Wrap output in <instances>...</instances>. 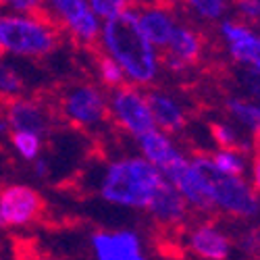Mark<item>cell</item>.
<instances>
[{
    "label": "cell",
    "instance_id": "obj_11",
    "mask_svg": "<svg viewBox=\"0 0 260 260\" xmlns=\"http://www.w3.org/2000/svg\"><path fill=\"white\" fill-rule=\"evenodd\" d=\"M90 246L96 260H146L140 235L132 229L94 231Z\"/></svg>",
    "mask_w": 260,
    "mask_h": 260
},
{
    "label": "cell",
    "instance_id": "obj_8",
    "mask_svg": "<svg viewBox=\"0 0 260 260\" xmlns=\"http://www.w3.org/2000/svg\"><path fill=\"white\" fill-rule=\"evenodd\" d=\"M46 210L44 196L23 183H9L0 187V229L29 227Z\"/></svg>",
    "mask_w": 260,
    "mask_h": 260
},
{
    "label": "cell",
    "instance_id": "obj_19",
    "mask_svg": "<svg viewBox=\"0 0 260 260\" xmlns=\"http://www.w3.org/2000/svg\"><path fill=\"white\" fill-rule=\"evenodd\" d=\"M94 69H96L98 81L111 92L127 83V77H125L123 69L111 56H106L102 50H94Z\"/></svg>",
    "mask_w": 260,
    "mask_h": 260
},
{
    "label": "cell",
    "instance_id": "obj_3",
    "mask_svg": "<svg viewBox=\"0 0 260 260\" xmlns=\"http://www.w3.org/2000/svg\"><path fill=\"white\" fill-rule=\"evenodd\" d=\"M60 44V29L48 17H27L15 13H0V46L23 58H44L56 52Z\"/></svg>",
    "mask_w": 260,
    "mask_h": 260
},
{
    "label": "cell",
    "instance_id": "obj_10",
    "mask_svg": "<svg viewBox=\"0 0 260 260\" xmlns=\"http://www.w3.org/2000/svg\"><path fill=\"white\" fill-rule=\"evenodd\" d=\"M5 123L11 132L34 134L44 138L52 127L50 106L40 102L38 98H15L3 104Z\"/></svg>",
    "mask_w": 260,
    "mask_h": 260
},
{
    "label": "cell",
    "instance_id": "obj_2",
    "mask_svg": "<svg viewBox=\"0 0 260 260\" xmlns=\"http://www.w3.org/2000/svg\"><path fill=\"white\" fill-rule=\"evenodd\" d=\"M162 181V173L142 156H123L106 165L98 193L108 204L148 210Z\"/></svg>",
    "mask_w": 260,
    "mask_h": 260
},
{
    "label": "cell",
    "instance_id": "obj_34",
    "mask_svg": "<svg viewBox=\"0 0 260 260\" xmlns=\"http://www.w3.org/2000/svg\"><path fill=\"white\" fill-rule=\"evenodd\" d=\"M0 260H3V258H0Z\"/></svg>",
    "mask_w": 260,
    "mask_h": 260
},
{
    "label": "cell",
    "instance_id": "obj_7",
    "mask_svg": "<svg viewBox=\"0 0 260 260\" xmlns=\"http://www.w3.org/2000/svg\"><path fill=\"white\" fill-rule=\"evenodd\" d=\"M48 17L58 25V29H64L77 46H83L88 50H94L100 42V19L92 13L88 0H52L46 3Z\"/></svg>",
    "mask_w": 260,
    "mask_h": 260
},
{
    "label": "cell",
    "instance_id": "obj_30",
    "mask_svg": "<svg viewBox=\"0 0 260 260\" xmlns=\"http://www.w3.org/2000/svg\"><path fill=\"white\" fill-rule=\"evenodd\" d=\"M34 173H36V177L46 179L50 175V165L44 158H38V160H34Z\"/></svg>",
    "mask_w": 260,
    "mask_h": 260
},
{
    "label": "cell",
    "instance_id": "obj_13",
    "mask_svg": "<svg viewBox=\"0 0 260 260\" xmlns=\"http://www.w3.org/2000/svg\"><path fill=\"white\" fill-rule=\"evenodd\" d=\"M138 21H140L142 31L150 40V44L158 52L167 50L173 34H175V29L179 25V19L171 11V7L156 5V3L154 5L138 3Z\"/></svg>",
    "mask_w": 260,
    "mask_h": 260
},
{
    "label": "cell",
    "instance_id": "obj_29",
    "mask_svg": "<svg viewBox=\"0 0 260 260\" xmlns=\"http://www.w3.org/2000/svg\"><path fill=\"white\" fill-rule=\"evenodd\" d=\"M252 189L260 191V152L252 160Z\"/></svg>",
    "mask_w": 260,
    "mask_h": 260
},
{
    "label": "cell",
    "instance_id": "obj_20",
    "mask_svg": "<svg viewBox=\"0 0 260 260\" xmlns=\"http://www.w3.org/2000/svg\"><path fill=\"white\" fill-rule=\"evenodd\" d=\"M25 90V79L13 64L0 58V104L21 98Z\"/></svg>",
    "mask_w": 260,
    "mask_h": 260
},
{
    "label": "cell",
    "instance_id": "obj_6",
    "mask_svg": "<svg viewBox=\"0 0 260 260\" xmlns=\"http://www.w3.org/2000/svg\"><path fill=\"white\" fill-rule=\"evenodd\" d=\"M108 119L132 138H140L156 129L146 92L129 83L108 94Z\"/></svg>",
    "mask_w": 260,
    "mask_h": 260
},
{
    "label": "cell",
    "instance_id": "obj_26",
    "mask_svg": "<svg viewBox=\"0 0 260 260\" xmlns=\"http://www.w3.org/2000/svg\"><path fill=\"white\" fill-rule=\"evenodd\" d=\"M88 5H90L92 13H94L98 19L111 21V19L123 15L134 3H129V0H88Z\"/></svg>",
    "mask_w": 260,
    "mask_h": 260
},
{
    "label": "cell",
    "instance_id": "obj_33",
    "mask_svg": "<svg viewBox=\"0 0 260 260\" xmlns=\"http://www.w3.org/2000/svg\"><path fill=\"white\" fill-rule=\"evenodd\" d=\"M0 7H3V3H0Z\"/></svg>",
    "mask_w": 260,
    "mask_h": 260
},
{
    "label": "cell",
    "instance_id": "obj_27",
    "mask_svg": "<svg viewBox=\"0 0 260 260\" xmlns=\"http://www.w3.org/2000/svg\"><path fill=\"white\" fill-rule=\"evenodd\" d=\"M237 13L244 19L258 21L260 19V0H242V3H237Z\"/></svg>",
    "mask_w": 260,
    "mask_h": 260
},
{
    "label": "cell",
    "instance_id": "obj_15",
    "mask_svg": "<svg viewBox=\"0 0 260 260\" xmlns=\"http://www.w3.org/2000/svg\"><path fill=\"white\" fill-rule=\"evenodd\" d=\"M146 98L150 104V111H152L156 129H160L167 136L183 132L187 117H185L183 106L179 104V100L175 96H171L165 90H148Z\"/></svg>",
    "mask_w": 260,
    "mask_h": 260
},
{
    "label": "cell",
    "instance_id": "obj_35",
    "mask_svg": "<svg viewBox=\"0 0 260 260\" xmlns=\"http://www.w3.org/2000/svg\"><path fill=\"white\" fill-rule=\"evenodd\" d=\"M258 260H260V258H258Z\"/></svg>",
    "mask_w": 260,
    "mask_h": 260
},
{
    "label": "cell",
    "instance_id": "obj_16",
    "mask_svg": "<svg viewBox=\"0 0 260 260\" xmlns=\"http://www.w3.org/2000/svg\"><path fill=\"white\" fill-rule=\"evenodd\" d=\"M187 248L202 260H225L231 252V242L216 225L200 223L187 233Z\"/></svg>",
    "mask_w": 260,
    "mask_h": 260
},
{
    "label": "cell",
    "instance_id": "obj_25",
    "mask_svg": "<svg viewBox=\"0 0 260 260\" xmlns=\"http://www.w3.org/2000/svg\"><path fill=\"white\" fill-rule=\"evenodd\" d=\"M185 7L191 11V15H196L198 19L204 21L221 19L223 13L227 11V3H223V0H191Z\"/></svg>",
    "mask_w": 260,
    "mask_h": 260
},
{
    "label": "cell",
    "instance_id": "obj_21",
    "mask_svg": "<svg viewBox=\"0 0 260 260\" xmlns=\"http://www.w3.org/2000/svg\"><path fill=\"white\" fill-rule=\"evenodd\" d=\"M229 115L240 121L242 125L246 127H260V104H254V102H248V100H242V98H227L225 102Z\"/></svg>",
    "mask_w": 260,
    "mask_h": 260
},
{
    "label": "cell",
    "instance_id": "obj_24",
    "mask_svg": "<svg viewBox=\"0 0 260 260\" xmlns=\"http://www.w3.org/2000/svg\"><path fill=\"white\" fill-rule=\"evenodd\" d=\"M210 136H212L214 144L219 146V150H233V152L246 150V144L242 142V138L237 136V132H235L231 125L212 123V125H210Z\"/></svg>",
    "mask_w": 260,
    "mask_h": 260
},
{
    "label": "cell",
    "instance_id": "obj_5",
    "mask_svg": "<svg viewBox=\"0 0 260 260\" xmlns=\"http://www.w3.org/2000/svg\"><path fill=\"white\" fill-rule=\"evenodd\" d=\"M54 111L75 129H94L108 121V98L98 85L77 81L58 92Z\"/></svg>",
    "mask_w": 260,
    "mask_h": 260
},
{
    "label": "cell",
    "instance_id": "obj_32",
    "mask_svg": "<svg viewBox=\"0 0 260 260\" xmlns=\"http://www.w3.org/2000/svg\"><path fill=\"white\" fill-rule=\"evenodd\" d=\"M7 129H9V127H7V123H5V119H3V121H0V136H3V134L7 132Z\"/></svg>",
    "mask_w": 260,
    "mask_h": 260
},
{
    "label": "cell",
    "instance_id": "obj_4",
    "mask_svg": "<svg viewBox=\"0 0 260 260\" xmlns=\"http://www.w3.org/2000/svg\"><path fill=\"white\" fill-rule=\"evenodd\" d=\"M191 165L202 175L214 208H219L231 216H240V219H250L260 210V200L256 191L242 179L225 175L214 167L210 154H193Z\"/></svg>",
    "mask_w": 260,
    "mask_h": 260
},
{
    "label": "cell",
    "instance_id": "obj_12",
    "mask_svg": "<svg viewBox=\"0 0 260 260\" xmlns=\"http://www.w3.org/2000/svg\"><path fill=\"white\" fill-rule=\"evenodd\" d=\"M221 38L227 42L231 58L240 64H246L252 71L260 73V36L254 29L237 19H227L219 25Z\"/></svg>",
    "mask_w": 260,
    "mask_h": 260
},
{
    "label": "cell",
    "instance_id": "obj_17",
    "mask_svg": "<svg viewBox=\"0 0 260 260\" xmlns=\"http://www.w3.org/2000/svg\"><path fill=\"white\" fill-rule=\"evenodd\" d=\"M136 144L140 150V156L150 165H154L158 171H165L169 165L183 156V152L175 146L173 138L162 134L160 129H152V132L136 138Z\"/></svg>",
    "mask_w": 260,
    "mask_h": 260
},
{
    "label": "cell",
    "instance_id": "obj_1",
    "mask_svg": "<svg viewBox=\"0 0 260 260\" xmlns=\"http://www.w3.org/2000/svg\"><path fill=\"white\" fill-rule=\"evenodd\" d=\"M100 50L123 69L129 85H152L160 73V52L150 44L140 27L138 3L123 15L104 21L100 31Z\"/></svg>",
    "mask_w": 260,
    "mask_h": 260
},
{
    "label": "cell",
    "instance_id": "obj_23",
    "mask_svg": "<svg viewBox=\"0 0 260 260\" xmlns=\"http://www.w3.org/2000/svg\"><path fill=\"white\" fill-rule=\"evenodd\" d=\"M214 167L219 169L225 175L231 177H242L244 171H246V162L244 156L240 152H233V150H216L214 154H210Z\"/></svg>",
    "mask_w": 260,
    "mask_h": 260
},
{
    "label": "cell",
    "instance_id": "obj_14",
    "mask_svg": "<svg viewBox=\"0 0 260 260\" xmlns=\"http://www.w3.org/2000/svg\"><path fill=\"white\" fill-rule=\"evenodd\" d=\"M148 214L162 229H179L189 216V206L181 198V193L167 179L158 187L154 200L148 206Z\"/></svg>",
    "mask_w": 260,
    "mask_h": 260
},
{
    "label": "cell",
    "instance_id": "obj_22",
    "mask_svg": "<svg viewBox=\"0 0 260 260\" xmlns=\"http://www.w3.org/2000/svg\"><path fill=\"white\" fill-rule=\"evenodd\" d=\"M9 140H11V146L17 150V154H19L21 158L31 160V162L40 158L42 146H44V142H42L40 136H34V134H21V132H11Z\"/></svg>",
    "mask_w": 260,
    "mask_h": 260
},
{
    "label": "cell",
    "instance_id": "obj_9",
    "mask_svg": "<svg viewBox=\"0 0 260 260\" xmlns=\"http://www.w3.org/2000/svg\"><path fill=\"white\" fill-rule=\"evenodd\" d=\"M160 173H162V177L181 193V198L187 202L189 208H193L196 212H210L214 208L210 191H208L202 175L196 171V167L191 165V160H187L185 156L169 165Z\"/></svg>",
    "mask_w": 260,
    "mask_h": 260
},
{
    "label": "cell",
    "instance_id": "obj_31",
    "mask_svg": "<svg viewBox=\"0 0 260 260\" xmlns=\"http://www.w3.org/2000/svg\"><path fill=\"white\" fill-rule=\"evenodd\" d=\"M254 140H256V146L260 148V127L254 129Z\"/></svg>",
    "mask_w": 260,
    "mask_h": 260
},
{
    "label": "cell",
    "instance_id": "obj_28",
    "mask_svg": "<svg viewBox=\"0 0 260 260\" xmlns=\"http://www.w3.org/2000/svg\"><path fill=\"white\" fill-rule=\"evenodd\" d=\"M246 85H248V90L256 98H260V73L258 71H252L250 69V73H246Z\"/></svg>",
    "mask_w": 260,
    "mask_h": 260
},
{
    "label": "cell",
    "instance_id": "obj_18",
    "mask_svg": "<svg viewBox=\"0 0 260 260\" xmlns=\"http://www.w3.org/2000/svg\"><path fill=\"white\" fill-rule=\"evenodd\" d=\"M202 50H204L202 36L193 29L191 25L181 23V21H179V25H177L175 34H173L167 50H162V52L171 54L173 58H177L183 67L187 69V67L196 64L202 58Z\"/></svg>",
    "mask_w": 260,
    "mask_h": 260
}]
</instances>
